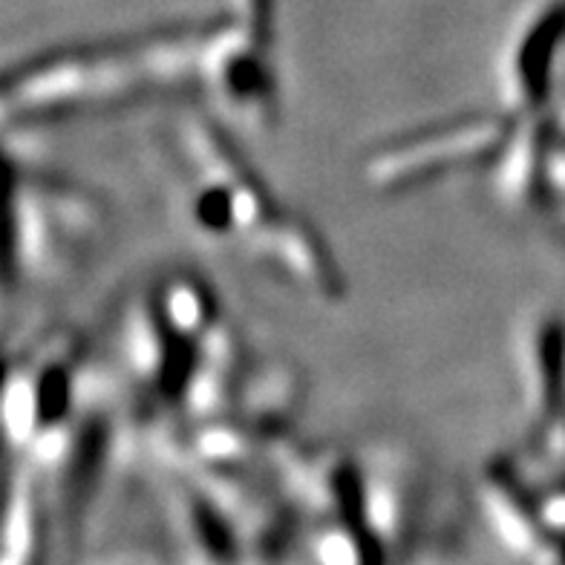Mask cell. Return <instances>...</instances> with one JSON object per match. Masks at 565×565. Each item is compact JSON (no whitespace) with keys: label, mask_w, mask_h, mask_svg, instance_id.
Wrapping results in <instances>:
<instances>
[{"label":"cell","mask_w":565,"mask_h":565,"mask_svg":"<svg viewBox=\"0 0 565 565\" xmlns=\"http://www.w3.org/2000/svg\"><path fill=\"white\" fill-rule=\"evenodd\" d=\"M216 21H179L127 38L53 46L3 75V121L67 119L119 110L200 82Z\"/></svg>","instance_id":"cell-2"},{"label":"cell","mask_w":565,"mask_h":565,"mask_svg":"<svg viewBox=\"0 0 565 565\" xmlns=\"http://www.w3.org/2000/svg\"><path fill=\"white\" fill-rule=\"evenodd\" d=\"M559 119L551 110L511 116L508 136L491 162L493 194L502 205L531 211L551 200V173L559 148Z\"/></svg>","instance_id":"cell-10"},{"label":"cell","mask_w":565,"mask_h":565,"mask_svg":"<svg viewBox=\"0 0 565 565\" xmlns=\"http://www.w3.org/2000/svg\"><path fill=\"white\" fill-rule=\"evenodd\" d=\"M200 84L237 127L275 130L280 119V82L271 44L248 32L237 18H220L200 58Z\"/></svg>","instance_id":"cell-6"},{"label":"cell","mask_w":565,"mask_h":565,"mask_svg":"<svg viewBox=\"0 0 565 565\" xmlns=\"http://www.w3.org/2000/svg\"><path fill=\"white\" fill-rule=\"evenodd\" d=\"M479 502L499 543L522 559H565V531L545 513L543 497L516 459H491L479 473Z\"/></svg>","instance_id":"cell-9"},{"label":"cell","mask_w":565,"mask_h":565,"mask_svg":"<svg viewBox=\"0 0 565 565\" xmlns=\"http://www.w3.org/2000/svg\"><path fill=\"white\" fill-rule=\"evenodd\" d=\"M516 352L525 395L522 470L565 468V323L536 315L522 327Z\"/></svg>","instance_id":"cell-7"},{"label":"cell","mask_w":565,"mask_h":565,"mask_svg":"<svg viewBox=\"0 0 565 565\" xmlns=\"http://www.w3.org/2000/svg\"><path fill=\"white\" fill-rule=\"evenodd\" d=\"M179 136L194 171L188 216L202 237L243 248L315 300L347 298V277L323 234L271 194L223 127L191 113Z\"/></svg>","instance_id":"cell-1"},{"label":"cell","mask_w":565,"mask_h":565,"mask_svg":"<svg viewBox=\"0 0 565 565\" xmlns=\"http://www.w3.org/2000/svg\"><path fill=\"white\" fill-rule=\"evenodd\" d=\"M9 280L44 282L64 275L102 225V205L89 191L9 162Z\"/></svg>","instance_id":"cell-4"},{"label":"cell","mask_w":565,"mask_h":565,"mask_svg":"<svg viewBox=\"0 0 565 565\" xmlns=\"http://www.w3.org/2000/svg\"><path fill=\"white\" fill-rule=\"evenodd\" d=\"M46 536V505L38 488V468L23 459L9 477L3 508V565L32 563L41 554Z\"/></svg>","instance_id":"cell-12"},{"label":"cell","mask_w":565,"mask_h":565,"mask_svg":"<svg viewBox=\"0 0 565 565\" xmlns=\"http://www.w3.org/2000/svg\"><path fill=\"white\" fill-rule=\"evenodd\" d=\"M364 516L387 554L393 545H402L413 529V482L407 470L398 468L393 459H381L372 468H364Z\"/></svg>","instance_id":"cell-13"},{"label":"cell","mask_w":565,"mask_h":565,"mask_svg":"<svg viewBox=\"0 0 565 565\" xmlns=\"http://www.w3.org/2000/svg\"><path fill=\"white\" fill-rule=\"evenodd\" d=\"M82 341L50 332L9 361L3 384V427L9 445L38 470H53L67 454L82 413Z\"/></svg>","instance_id":"cell-3"},{"label":"cell","mask_w":565,"mask_h":565,"mask_svg":"<svg viewBox=\"0 0 565 565\" xmlns=\"http://www.w3.org/2000/svg\"><path fill=\"white\" fill-rule=\"evenodd\" d=\"M164 477H168V491H164L168 513L177 540L185 545V557L211 559V563L243 557V543L228 513L200 484L177 470H164Z\"/></svg>","instance_id":"cell-11"},{"label":"cell","mask_w":565,"mask_h":565,"mask_svg":"<svg viewBox=\"0 0 565 565\" xmlns=\"http://www.w3.org/2000/svg\"><path fill=\"white\" fill-rule=\"evenodd\" d=\"M511 127V113L473 110L409 134L390 136L361 162V177L379 194H407L497 159Z\"/></svg>","instance_id":"cell-5"},{"label":"cell","mask_w":565,"mask_h":565,"mask_svg":"<svg viewBox=\"0 0 565 565\" xmlns=\"http://www.w3.org/2000/svg\"><path fill=\"white\" fill-rule=\"evenodd\" d=\"M565 50V0H543L508 32L499 53V102L511 116L551 110L557 61Z\"/></svg>","instance_id":"cell-8"}]
</instances>
